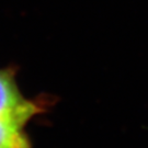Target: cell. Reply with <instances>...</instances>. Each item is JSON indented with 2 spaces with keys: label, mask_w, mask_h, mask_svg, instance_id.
Here are the masks:
<instances>
[{
  "label": "cell",
  "mask_w": 148,
  "mask_h": 148,
  "mask_svg": "<svg viewBox=\"0 0 148 148\" xmlns=\"http://www.w3.org/2000/svg\"><path fill=\"white\" fill-rule=\"evenodd\" d=\"M36 112L37 106L20 93L10 70H0V117L27 123Z\"/></svg>",
  "instance_id": "1"
},
{
  "label": "cell",
  "mask_w": 148,
  "mask_h": 148,
  "mask_svg": "<svg viewBox=\"0 0 148 148\" xmlns=\"http://www.w3.org/2000/svg\"><path fill=\"white\" fill-rule=\"evenodd\" d=\"M24 125V122L16 119L0 117V148H30Z\"/></svg>",
  "instance_id": "2"
}]
</instances>
